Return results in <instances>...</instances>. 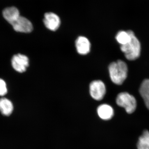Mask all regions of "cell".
<instances>
[{
  "label": "cell",
  "instance_id": "obj_1",
  "mask_svg": "<svg viewBox=\"0 0 149 149\" xmlns=\"http://www.w3.org/2000/svg\"><path fill=\"white\" fill-rule=\"evenodd\" d=\"M128 70L125 63L120 60L111 63L109 66L111 80L117 85H121L125 81L127 77Z\"/></svg>",
  "mask_w": 149,
  "mask_h": 149
},
{
  "label": "cell",
  "instance_id": "obj_2",
  "mask_svg": "<svg viewBox=\"0 0 149 149\" xmlns=\"http://www.w3.org/2000/svg\"><path fill=\"white\" fill-rule=\"evenodd\" d=\"M129 32L130 35V41L125 45L120 46V48L127 59L130 61L135 60L140 56L141 44L134 32L131 30H129Z\"/></svg>",
  "mask_w": 149,
  "mask_h": 149
},
{
  "label": "cell",
  "instance_id": "obj_3",
  "mask_svg": "<svg viewBox=\"0 0 149 149\" xmlns=\"http://www.w3.org/2000/svg\"><path fill=\"white\" fill-rule=\"evenodd\" d=\"M118 105L124 108L128 113H132L136 110L137 102L136 99L132 95L127 93L118 94L116 99Z\"/></svg>",
  "mask_w": 149,
  "mask_h": 149
},
{
  "label": "cell",
  "instance_id": "obj_4",
  "mask_svg": "<svg viewBox=\"0 0 149 149\" xmlns=\"http://www.w3.org/2000/svg\"><path fill=\"white\" fill-rule=\"evenodd\" d=\"M89 90L91 97L97 101L102 100L106 93L105 85L100 80L92 81L90 84Z\"/></svg>",
  "mask_w": 149,
  "mask_h": 149
},
{
  "label": "cell",
  "instance_id": "obj_5",
  "mask_svg": "<svg viewBox=\"0 0 149 149\" xmlns=\"http://www.w3.org/2000/svg\"><path fill=\"white\" fill-rule=\"evenodd\" d=\"M11 64L15 70L20 73L25 72L29 65V60L27 56L18 54L15 55L11 59Z\"/></svg>",
  "mask_w": 149,
  "mask_h": 149
},
{
  "label": "cell",
  "instance_id": "obj_6",
  "mask_svg": "<svg viewBox=\"0 0 149 149\" xmlns=\"http://www.w3.org/2000/svg\"><path fill=\"white\" fill-rule=\"evenodd\" d=\"M11 24L14 29L17 32L29 33L33 30L32 22L26 17L20 15Z\"/></svg>",
  "mask_w": 149,
  "mask_h": 149
},
{
  "label": "cell",
  "instance_id": "obj_7",
  "mask_svg": "<svg viewBox=\"0 0 149 149\" xmlns=\"http://www.w3.org/2000/svg\"><path fill=\"white\" fill-rule=\"evenodd\" d=\"M43 22L45 27L52 31L57 30L61 23L59 17L56 14L52 12L47 13L45 14Z\"/></svg>",
  "mask_w": 149,
  "mask_h": 149
},
{
  "label": "cell",
  "instance_id": "obj_8",
  "mask_svg": "<svg viewBox=\"0 0 149 149\" xmlns=\"http://www.w3.org/2000/svg\"><path fill=\"white\" fill-rule=\"evenodd\" d=\"M75 45L77 53L81 55H87L91 51V42L84 36L78 37L75 41Z\"/></svg>",
  "mask_w": 149,
  "mask_h": 149
},
{
  "label": "cell",
  "instance_id": "obj_9",
  "mask_svg": "<svg viewBox=\"0 0 149 149\" xmlns=\"http://www.w3.org/2000/svg\"><path fill=\"white\" fill-rule=\"evenodd\" d=\"M97 112L99 117L104 120H110L114 114L113 109L107 104H102L99 106Z\"/></svg>",
  "mask_w": 149,
  "mask_h": 149
},
{
  "label": "cell",
  "instance_id": "obj_10",
  "mask_svg": "<svg viewBox=\"0 0 149 149\" xmlns=\"http://www.w3.org/2000/svg\"><path fill=\"white\" fill-rule=\"evenodd\" d=\"M3 15L5 19L10 24L17 18L20 16L19 11L15 7L5 9L3 10Z\"/></svg>",
  "mask_w": 149,
  "mask_h": 149
},
{
  "label": "cell",
  "instance_id": "obj_11",
  "mask_svg": "<svg viewBox=\"0 0 149 149\" xmlns=\"http://www.w3.org/2000/svg\"><path fill=\"white\" fill-rule=\"evenodd\" d=\"M13 110L12 102L6 98L0 99V111L2 114L8 116L11 114Z\"/></svg>",
  "mask_w": 149,
  "mask_h": 149
},
{
  "label": "cell",
  "instance_id": "obj_12",
  "mask_svg": "<svg viewBox=\"0 0 149 149\" xmlns=\"http://www.w3.org/2000/svg\"><path fill=\"white\" fill-rule=\"evenodd\" d=\"M139 92L143 99L146 106L149 110V79H146L143 81L139 89Z\"/></svg>",
  "mask_w": 149,
  "mask_h": 149
},
{
  "label": "cell",
  "instance_id": "obj_13",
  "mask_svg": "<svg viewBox=\"0 0 149 149\" xmlns=\"http://www.w3.org/2000/svg\"><path fill=\"white\" fill-rule=\"evenodd\" d=\"M138 149H149V132L146 130L139 138L137 144Z\"/></svg>",
  "mask_w": 149,
  "mask_h": 149
},
{
  "label": "cell",
  "instance_id": "obj_14",
  "mask_svg": "<svg viewBox=\"0 0 149 149\" xmlns=\"http://www.w3.org/2000/svg\"><path fill=\"white\" fill-rule=\"evenodd\" d=\"M116 39L120 46L125 45L129 42L130 40L129 30L127 31H120L116 36Z\"/></svg>",
  "mask_w": 149,
  "mask_h": 149
},
{
  "label": "cell",
  "instance_id": "obj_15",
  "mask_svg": "<svg viewBox=\"0 0 149 149\" xmlns=\"http://www.w3.org/2000/svg\"><path fill=\"white\" fill-rule=\"evenodd\" d=\"M7 92V88L5 81L0 78V96L5 95Z\"/></svg>",
  "mask_w": 149,
  "mask_h": 149
}]
</instances>
